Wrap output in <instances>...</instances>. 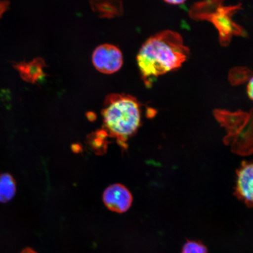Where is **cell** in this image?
I'll list each match as a JSON object with an SVG mask.
<instances>
[{
    "label": "cell",
    "instance_id": "cell-1",
    "mask_svg": "<svg viewBox=\"0 0 253 253\" xmlns=\"http://www.w3.org/2000/svg\"><path fill=\"white\" fill-rule=\"evenodd\" d=\"M189 55L188 47L176 32L166 30L154 35L145 41L137 57L142 79L150 86L159 76L181 67Z\"/></svg>",
    "mask_w": 253,
    "mask_h": 253
},
{
    "label": "cell",
    "instance_id": "cell-2",
    "mask_svg": "<svg viewBox=\"0 0 253 253\" xmlns=\"http://www.w3.org/2000/svg\"><path fill=\"white\" fill-rule=\"evenodd\" d=\"M102 115L104 126L122 146L141 125L140 103L131 95H107Z\"/></svg>",
    "mask_w": 253,
    "mask_h": 253
},
{
    "label": "cell",
    "instance_id": "cell-3",
    "mask_svg": "<svg viewBox=\"0 0 253 253\" xmlns=\"http://www.w3.org/2000/svg\"><path fill=\"white\" fill-rule=\"evenodd\" d=\"M215 118L221 126L225 127L227 135L224 138L226 144L230 145L234 153L248 155L252 153V110L251 113L230 112L216 109Z\"/></svg>",
    "mask_w": 253,
    "mask_h": 253
},
{
    "label": "cell",
    "instance_id": "cell-4",
    "mask_svg": "<svg viewBox=\"0 0 253 253\" xmlns=\"http://www.w3.org/2000/svg\"><path fill=\"white\" fill-rule=\"evenodd\" d=\"M219 1L215 6L206 20L211 22L219 33L220 42L222 46H227L233 36H244L243 28L233 22V14L241 8V4L226 7Z\"/></svg>",
    "mask_w": 253,
    "mask_h": 253
},
{
    "label": "cell",
    "instance_id": "cell-5",
    "mask_svg": "<svg viewBox=\"0 0 253 253\" xmlns=\"http://www.w3.org/2000/svg\"><path fill=\"white\" fill-rule=\"evenodd\" d=\"M92 62L98 71L112 74L122 68L123 55L118 47L111 44H103L94 50Z\"/></svg>",
    "mask_w": 253,
    "mask_h": 253
},
{
    "label": "cell",
    "instance_id": "cell-6",
    "mask_svg": "<svg viewBox=\"0 0 253 253\" xmlns=\"http://www.w3.org/2000/svg\"><path fill=\"white\" fill-rule=\"evenodd\" d=\"M103 200L110 211L123 213L130 208L133 198L130 191L125 186L115 183L104 191Z\"/></svg>",
    "mask_w": 253,
    "mask_h": 253
},
{
    "label": "cell",
    "instance_id": "cell-7",
    "mask_svg": "<svg viewBox=\"0 0 253 253\" xmlns=\"http://www.w3.org/2000/svg\"><path fill=\"white\" fill-rule=\"evenodd\" d=\"M253 164L245 161L237 171L235 195L249 208L253 206Z\"/></svg>",
    "mask_w": 253,
    "mask_h": 253
},
{
    "label": "cell",
    "instance_id": "cell-8",
    "mask_svg": "<svg viewBox=\"0 0 253 253\" xmlns=\"http://www.w3.org/2000/svg\"><path fill=\"white\" fill-rule=\"evenodd\" d=\"M45 66L43 60L39 58L29 63H18L15 67L24 81L30 83H35L45 75L43 71V68Z\"/></svg>",
    "mask_w": 253,
    "mask_h": 253
},
{
    "label": "cell",
    "instance_id": "cell-9",
    "mask_svg": "<svg viewBox=\"0 0 253 253\" xmlns=\"http://www.w3.org/2000/svg\"><path fill=\"white\" fill-rule=\"evenodd\" d=\"M90 4L93 10L102 17L112 18L123 12L121 1H91Z\"/></svg>",
    "mask_w": 253,
    "mask_h": 253
},
{
    "label": "cell",
    "instance_id": "cell-10",
    "mask_svg": "<svg viewBox=\"0 0 253 253\" xmlns=\"http://www.w3.org/2000/svg\"><path fill=\"white\" fill-rule=\"evenodd\" d=\"M17 190L16 182L10 174H0V202L7 203L14 197Z\"/></svg>",
    "mask_w": 253,
    "mask_h": 253
},
{
    "label": "cell",
    "instance_id": "cell-11",
    "mask_svg": "<svg viewBox=\"0 0 253 253\" xmlns=\"http://www.w3.org/2000/svg\"><path fill=\"white\" fill-rule=\"evenodd\" d=\"M249 70L245 68H237L230 72V80L235 85L248 81L249 77Z\"/></svg>",
    "mask_w": 253,
    "mask_h": 253
},
{
    "label": "cell",
    "instance_id": "cell-12",
    "mask_svg": "<svg viewBox=\"0 0 253 253\" xmlns=\"http://www.w3.org/2000/svg\"><path fill=\"white\" fill-rule=\"evenodd\" d=\"M181 253H208V249L200 242L188 241L183 246Z\"/></svg>",
    "mask_w": 253,
    "mask_h": 253
},
{
    "label": "cell",
    "instance_id": "cell-13",
    "mask_svg": "<svg viewBox=\"0 0 253 253\" xmlns=\"http://www.w3.org/2000/svg\"><path fill=\"white\" fill-rule=\"evenodd\" d=\"M9 2L7 1H0V18L8 7Z\"/></svg>",
    "mask_w": 253,
    "mask_h": 253
},
{
    "label": "cell",
    "instance_id": "cell-14",
    "mask_svg": "<svg viewBox=\"0 0 253 253\" xmlns=\"http://www.w3.org/2000/svg\"><path fill=\"white\" fill-rule=\"evenodd\" d=\"M253 78L250 79L248 87H247V90H248V96L251 100L253 99Z\"/></svg>",
    "mask_w": 253,
    "mask_h": 253
},
{
    "label": "cell",
    "instance_id": "cell-15",
    "mask_svg": "<svg viewBox=\"0 0 253 253\" xmlns=\"http://www.w3.org/2000/svg\"><path fill=\"white\" fill-rule=\"evenodd\" d=\"M166 2L168 3V4H171V5H179L183 4L185 2V1H181V0H171V1H165Z\"/></svg>",
    "mask_w": 253,
    "mask_h": 253
},
{
    "label": "cell",
    "instance_id": "cell-16",
    "mask_svg": "<svg viewBox=\"0 0 253 253\" xmlns=\"http://www.w3.org/2000/svg\"><path fill=\"white\" fill-rule=\"evenodd\" d=\"M20 253H37L36 251H34L33 249L31 248L24 249Z\"/></svg>",
    "mask_w": 253,
    "mask_h": 253
}]
</instances>
